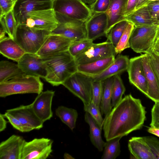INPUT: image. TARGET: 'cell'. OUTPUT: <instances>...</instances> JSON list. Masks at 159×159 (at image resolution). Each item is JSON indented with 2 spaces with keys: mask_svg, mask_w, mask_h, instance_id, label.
<instances>
[{
  "mask_svg": "<svg viewBox=\"0 0 159 159\" xmlns=\"http://www.w3.org/2000/svg\"><path fill=\"white\" fill-rule=\"evenodd\" d=\"M56 14L58 24L51 34L63 36L72 41L87 38L85 22L59 13Z\"/></svg>",
  "mask_w": 159,
  "mask_h": 159,
  "instance_id": "6",
  "label": "cell"
},
{
  "mask_svg": "<svg viewBox=\"0 0 159 159\" xmlns=\"http://www.w3.org/2000/svg\"><path fill=\"white\" fill-rule=\"evenodd\" d=\"M25 140L21 136L13 134L0 143V159H21Z\"/></svg>",
  "mask_w": 159,
  "mask_h": 159,
  "instance_id": "19",
  "label": "cell"
},
{
  "mask_svg": "<svg viewBox=\"0 0 159 159\" xmlns=\"http://www.w3.org/2000/svg\"><path fill=\"white\" fill-rule=\"evenodd\" d=\"M58 24L56 12L52 8L28 13L25 25L34 30H45L51 33L56 28Z\"/></svg>",
  "mask_w": 159,
  "mask_h": 159,
  "instance_id": "7",
  "label": "cell"
},
{
  "mask_svg": "<svg viewBox=\"0 0 159 159\" xmlns=\"http://www.w3.org/2000/svg\"><path fill=\"white\" fill-rule=\"evenodd\" d=\"M2 29L8 36L15 40L18 26L14 10L7 13L0 18Z\"/></svg>",
  "mask_w": 159,
  "mask_h": 159,
  "instance_id": "31",
  "label": "cell"
},
{
  "mask_svg": "<svg viewBox=\"0 0 159 159\" xmlns=\"http://www.w3.org/2000/svg\"><path fill=\"white\" fill-rule=\"evenodd\" d=\"M148 131L149 133L159 137V129L150 127L148 129Z\"/></svg>",
  "mask_w": 159,
  "mask_h": 159,
  "instance_id": "49",
  "label": "cell"
},
{
  "mask_svg": "<svg viewBox=\"0 0 159 159\" xmlns=\"http://www.w3.org/2000/svg\"></svg>",
  "mask_w": 159,
  "mask_h": 159,
  "instance_id": "57",
  "label": "cell"
},
{
  "mask_svg": "<svg viewBox=\"0 0 159 159\" xmlns=\"http://www.w3.org/2000/svg\"><path fill=\"white\" fill-rule=\"evenodd\" d=\"M158 39H159V26L158 27L157 30L155 40Z\"/></svg>",
  "mask_w": 159,
  "mask_h": 159,
  "instance_id": "53",
  "label": "cell"
},
{
  "mask_svg": "<svg viewBox=\"0 0 159 159\" xmlns=\"http://www.w3.org/2000/svg\"><path fill=\"white\" fill-rule=\"evenodd\" d=\"M122 137H118L107 141L102 159H115L120 153V141Z\"/></svg>",
  "mask_w": 159,
  "mask_h": 159,
  "instance_id": "32",
  "label": "cell"
},
{
  "mask_svg": "<svg viewBox=\"0 0 159 159\" xmlns=\"http://www.w3.org/2000/svg\"><path fill=\"white\" fill-rule=\"evenodd\" d=\"M87 5L89 6L93 4L96 0H82Z\"/></svg>",
  "mask_w": 159,
  "mask_h": 159,
  "instance_id": "51",
  "label": "cell"
},
{
  "mask_svg": "<svg viewBox=\"0 0 159 159\" xmlns=\"http://www.w3.org/2000/svg\"><path fill=\"white\" fill-rule=\"evenodd\" d=\"M53 8L56 13L84 22L93 13L82 0H54Z\"/></svg>",
  "mask_w": 159,
  "mask_h": 159,
  "instance_id": "8",
  "label": "cell"
},
{
  "mask_svg": "<svg viewBox=\"0 0 159 159\" xmlns=\"http://www.w3.org/2000/svg\"><path fill=\"white\" fill-rule=\"evenodd\" d=\"M64 158L65 159L74 158L70 155L67 153H65L64 155Z\"/></svg>",
  "mask_w": 159,
  "mask_h": 159,
  "instance_id": "52",
  "label": "cell"
},
{
  "mask_svg": "<svg viewBox=\"0 0 159 159\" xmlns=\"http://www.w3.org/2000/svg\"><path fill=\"white\" fill-rule=\"evenodd\" d=\"M157 57L158 59L159 60V56L157 54Z\"/></svg>",
  "mask_w": 159,
  "mask_h": 159,
  "instance_id": "55",
  "label": "cell"
},
{
  "mask_svg": "<svg viewBox=\"0 0 159 159\" xmlns=\"http://www.w3.org/2000/svg\"><path fill=\"white\" fill-rule=\"evenodd\" d=\"M84 108L85 111L88 113L99 126L102 128L104 119L102 117L100 107L92 101L88 105L84 106Z\"/></svg>",
  "mask_w": 159,
  "mask_h": 159,
  "instance_id": "37",
  "label": "cell"
},
{
  "mask_svg": "<svg viewBox=\"0 0 159 159\" xmlns=\"http://www.w3.org/2000/svg\"><path fill=\"white\" fill-rule=\"evenodd\" d=\"M127 71L130 83L147 96L148 88L142 65V54L129 59Z\"/></svg>",
  "mask_w": 159,
  "mask_h": 159,
  "instance_id": "16",
  "label": "cell"
},
{
  "mask_svg": "<svg viewBox=\"0 0 159 159\" xmlns=\"http://www.w3.org/2000/svg\"><path fill=\"white\" fill-rule=\"evenodd\" d=\"M158 27H134L129 40L130 48L136 53H146L153 46Z\"/></svg>",
  "mask_w": 159,
  "mask_h": 159,
  "instance_id": "9",
  "label": "cell"
},
{
  "mask_svg": "<svg viewBox=\"0 0 159 159\" xmlns=\"http://www.w3.org/2000/svg\"><path fill=\"white\" fill-rule=\"evenodd\" d=\"M3 114H0V131H4L7 127V121L5 119Z\"/></svg>",
  "mask_w": 159,
  "mask_h": 159,
  "instance_id": "47",
  "label": "cell"
},
{
  "mask_svg": "<svg viewBox=\"0 0 159 159\" xmlns=\"http://www.w3.org/2000/svg\"><path fill=\"white\" fill-rule=\"evenodd\" d=\"M128 0H110L107 11L108 24L106 36L112 27L116 23L124 20L125 13Z\"/></svg>",
  "mask_w": 159,
  "mask_h": 159,
  "instance_id": "22",
  "label": "cell"
},
{
  "mask_svg": "<svg viewBox=\"0 0 159 159\" xmlns=\"http://www.w3.org/2000/svg\"></svg>",
  "mask_w": 159,
  "mask_h": 159,
  "instance_id": "56",
  "label": "cell"
},
{
  "mask_svg": "<svg viewBox=\"0 0 159 159\" xmlns=\"http://www.w3.org/2000/svg\"><path fill=\"white\" fill-rule=\"evenodd\" d=\"M137 0H128L125 13V17L136 10Z\"/></svg>",
  "mask_w": 159,
  "mask_h": 159,
  "instance_id": "46",
  "label": "cell"
},
{
  "mask_svg": "<svg viewBox=\"0 0 159 159\" xmlns=\"http://www.w3.org/2000/svg\"><path fill=\"white\" fill-rule=\"evenodd\" d=\"M53 143L50 139L42 138H34L24 142L21 159H46L52 151Z\"/></svg>",
  "mask_w": 159,
  "mask_h": 159,
  "instance_id": "10",
  "label": "cell"
},
{
  "mask_svg": "<svg viewBox=\"0 0 159 159\" xmlns=\"http://www.w3.org/2000/svg\"><path fill=\"white\" fill-rule=\"evenodd\" d=\"M93 41L86 38L72 41L68 51L75 58L86 52L93 43Z\"/></svg>",
  "mask_w": 159,
  "mask_h": 159,
  "instance_id": "35",
  "label": "cell"
},
{
  "mask_svg": "<svg viewBox=\"0 0 159 159\" xmlns=\"http://www.w3.org/2000/svg\"><path fill=\"white\" fill-rule=\"evenodd\" d=\"M18 0H0V18L13 10Z\"/></svg>",
  "mask_w": 159,
  "mask_h": 159,
  "instance_id": "42",
  "label": "cell"
},
{
  "mask_svg": "<svg viewBox=\"0 0 159 159\" xmlns=\"http://www.w3.org/2000/svg\"><path fill=\"white\" fill-rule=\"evenodd\" d=\"M142 55V63L148 88L147 96L154 102L159 101V79L146 53Z\"/></svg>",
  "mask_w": 159,
  "mask_h": 159,
  "instance_id": "18",
  "label": "cell"
},
{
  "mask_svg": "<svg viewBox=\"0 0 159 159\" xmlns=\"http://www.w3.org/2000/svg\"><path fill=\"white\" fill-rule=\"evenodd\" d=\"M148 0L149 1H157V0Z\"/></svg>",
  "mask_w": 159,
  "mask_h": 159,
  "instance_id": "54",
  "label": "cell"
},
{
  "mask_svg": "<svg viewBox=\"0 0 159 159\" xmlns=\"http://www.w3.org/2000/svg\"><path fill=\"white\" fill-rule=\"evenodd\" d=\"M72 41L63 36L50 34L36 54L45 58L68 50Z\"/></svg>",
  "mask_w": 159,
  "mask_h": 159,
  "instance_id": "12",
  "label": "cell"
},
{
  "mask_svg": "<svg viewBox=\"0 0 159 159\" xmlns=\"http://www.w3.org/2000/svg\"><path fill=\"white\" fill-rule=\"evenodd\" d=\"M152 49L154 52L159 56V39L155 40Z\"/></svg>",
  "mask_w": 159,
  "mask_h": 159,
  "instance_id": "48",
  "label": "cell"
},
{
  "mask_svg": "<svg viewBox=\"0 0 159 159\" xmlns=\"http://www.w3.org/2000/svg\"><path fill=\"white\" fill-rule=\"evenodd\" d=\"M112 56L88 63L77 65V71L91 76L98 75L103 72L114 61Z\"/></svg>",
  "mask_w": 159,
  "mask_h": 159,
  "instance_id": "25",
  "label": "cell"
},
{
  "mask_svg": "<svg viewBox=\"0 0 159 159\" xmlns=\"http://www.w3.org/2000/svg\"><path fill=\"white\" fill-rule=\"evenodd\" d=\"M87 32V38L93 40L102 36L106 35L108 24L106 13H93L85 22Z\"/></svg>",
  "mask_w": 159,
  "mask_h": 159,
  "instance_id": "20",
  "label": "cell"
},
{
  "mask_svg": "<svg viewBox=\"0 0 159 159\" xmlns=\"http://www.w3.org/2000/svg\"><path fill=\"white\" fill-rule=\"evenodd\" d=\"M54 94L55 91L52 90L42 91L31 104L35 114L43 122L53 116L52 105Z\"/></svg>",
  "mask_w": 159,
  "mask_h": 159,
  "instance_id": "17",
  "label": "cell"
},
{
  "mask_svg": "<svg viewBox=\"0 0 159 159\" xmlns=\"http://www.w3.org/2000/svg\"><path fill=\"white\" fill-rule=\"evenodd\" d=\"M84 120L89 126L90 138L92 144L100 152H102L104 148L106 142L102 137V129L95 120L88 112H86Z\"/></svg>",
  "mask_w": 159,
  "mask_h": 159,
  "instance_id": "26",
  "label": "cell"
},
{
  "mask_svg": "<svg viewBox=\"0 0 159 159\" xmlns=\"http://www.w3.org/2000/svg\"><path fill=\"white\" fill-rule=\"evenodd\" d=\"M143 138L156 159H159V140L152 136L143 137Z\"/></svg>",
  "mask_w": 159,
  "mask_h": 159,
  "instance_id": "41",
  "label": "cell"
},
{
  "mask_svg": "<svg viewBox=\"0 0 159 159\" xmlns=\"http://www.w3.org/2000/svg\"><path fill=\"white\" fill-rule=\"evenodd\" d=\"M110 0H96L89 8L92 13H105L108 9Z\"/></svg>",
  "mask_w": 159,
  "mask_h": 159,
  "instance_id": "39",
  "label": "cell"
},
{
  "mask_svg": "<svg viewBox=\"0 0 159 159\" xmlns=\"http://www.w3.org/2000/svg\"><path fill=\"white\" fill-rule=\"evenodd\" d=\"M146 113L140 99L131 94L125 96L105 117L102 128L106 141L139 129L144 123Z\"/></svg>",
  "mask_w": 159,
  "mask_h": 159,
  "instance_id": "1",
  "label": "cell"
},
{
  "mask_svg": "<svg viewBox=\"0 0 159 159\" xmlns=\"http://www.w3.org/2000/svg\"><path fill=\"white\" fill-rule=\"evenodd\" d=\"M53 2L54 0H18L14 9L18 25L25 24L28 13L53 8Z\"/></svg>",
  "mask_w": 159,
  "mask_h": 159,
  "instance_id": "13",
  "label": "cell"
},
{
  "mask_svg": "<svg viewBox=\"0 0 159 159\" xmlns=\"http://www.w3.org/2000/svg\"><path fill=\"white\" fill-rule=\"evenodd\" d=\"M23 74L17 64L6 60L0 61V83Z\"/></svg>",
  "mask_w": 159,
  "mask_h": 159,
  "instance_id": "29",
  "label": "cell"
},
{
  "mask_svg": "<svg viewBox=\"0 0 159 159\" xmlns=\"http://www.w3.org/2000/svg\"><path fill=\"white\" fill-rule=\"evenodd\" d=\"M126 20H122L115 24L111 28L106 36L107 40L116 47L124 31L129 23Z\"/></svg>",
  "mask_w": 159,
  "mask_h": 159,
  "instance_id": "34",
  "label": "cell"
},
{
  "mask_svg": "<svg viewBox=\"0 0 159 159\" xmlns=\"http://www.w3.org/2000/svg\"><path fill=\"white\" fill-rule=\"evenodd\" d=\"M125 19L136 27L154 25L147 6L134 11L125 17Z\"/></svg>",
  "mask_w": 159,
  "mask_h": 159,
  "instance_id": "27",
  "label": "cell"
},
{
  "mask_svg": "<svg viewBox=\"0 0 159 159\" xmlns=\"http://www.w3.org/2000/svg\"><path fill=\"white\" fill-rule=\"evenodd\" d=\"M17 64L25 74L44 79L47 76V70L43 59L37 54L25 53Z\"/></svg>",
  "mask_w": 159,
  "mask_h": 159,
  "instance_id": "14",
  "label": "cell"
},
{
  "mask_svg": "<svg viewBox=\"0 0 159 159\" xmlns=\"http://www.w3.org/2000/svg\"><path fill=\"white\" fill-rule=\"evenodd\" d=\"M3 115L11 125L16 129L21 132H29L28 129L25 127L17 119L12 115L6 112Z\"/></svg>",
  "mask_w": 159,
  "mask_h": 159,
  "instance_id": "43",
  "label": "cell"
},
{
  "mask_svg": "<svg viewBox=\"0 0 159 159\" xmlns=\"http://www.w3.org/2000/svg\"><path fill=\"white\" fill-rule=\"evenodd\" d=\"M128 147L132 158L157 159L143 137L131 138L129 140Z\"/></svg>",
  "mask_w": 159,
  "mask_h": 159,
  "instance_id": "23",
  "label": "cell"
},
{
  "mask_svg": "<svg viewBox=\"0 0 159 159\" xmlns=\"http://www.w3.org/2000/svg\"><path fill=\"white\" fill-rule=\"evenodd\" d=\"M115 47L111 42L107 41L93 43L85 52L75 58L77 65L88 63L105 58L116 54Z\"/></svg>",
  "mask_w": 159,
  "mask_h": 159,
  "instance_id": "11",
  "label": "cell"
},
{
  "mask_svg": "<svg viewBox=\"0 0 159 159\" xmlns=\"http://www.w3.org/2000/svg\"><path fill=\"white\" fill-rule=\"evenodd\" d=\"M125 91V87L119 75L114 76L111 99L112 107H115L122 99V95Z\"/></svg>",
  "mask_w": 159,
  "mask_h": 159,
  "instance_id": "33",
  "label": "cell"
},
{
  "mask_svg": "<svg viewBox=\"0 0 159 159\" xmlns=\"http://www.w3.org/2000/svg\"><path fill=\"white\" fill-rule=\"evenodd\" d=\"M6 112L17 119L30 132L43 128V123L36 115L31 104L21 105L8 109Z\"/></svg>",
  "mask_w": 159,
  "mask_h": 159,
  "instance_id": "15",
  "label": "cell"
},
{
  "mask_svg": "<svg viewBox=\"0 0 159 159\" xmlns=\"http://www.w3.org/2000/svg\"><path fill=\"white\" fill-rule=\"evenodd\" d=\"M113 80V76L103 81V92L100 107L102 115H104L105 117L111 111L112 107L111 99Z\"/></svg>",
  "mask_w": 159,
  "mask_h": 159,
  "instance_id": "28",
  "label": "cell"
},
{
  "mask_svg": "<svg viewBox=\"0 0 159 159\" xmlns=\"http://www.w3.org/2000/svg\"><path fill=\"white\" fill-rule=\"evenodd\" d=\"M55 113L62 122L71 130H73L75 128L78 117V113L76 110L61 106L56 109Z\"/></svg>",
  "mask_w": 159,
  "mask_h": 159,
  "instance_id": "30",
  "label": "cell"
},
{
  "mask_svg": "<svg viewBox=\"0 0 159 159\" xmlns=\"http://www.w3.org/2000/svg\"><path fill=\"white\" fill-rule=\"evenodd\" d=\"M50 33L20 25H18L15 40L26 53L36 54Z\"/></svg>",
  "mask_w": 159,
  "mask_h": 159,
  "instance_id": "4",
  "label": "cell"
},
{
  "mask_svg": "<svg viewBox=\"0 0 159 159\" xmlns=\"http://www.w3.org/2000/svg\"><path fill=\"white\" fill-rule=\"evenodd\" d=\"M147 7L154 25L159 26V0L150 2Z\"/></svg>",
  "mask_w": 159,
  "mask_h": 159,
  "instance_id": "40",
  "label": "cell"
},
{
  "mask_svg": "<svg viewBox=\"0 0 159 159\" xmlns=\"http://www.w3.org/2000/svg\"><path fill=\"white\" fill-rule=\"evenodd\" d=\"M39 77L24 74L0 83V97L14 94L35 93L42 92L43 84Z\"/></svg>",
  "mask_w": 159,
  "mask_h": 159,
  "instance_id": "3",
  "label": "cell"
},
{
  "mask_svg": "<svg viewBox=\"0 0 159 159\" xmlns=\"http://www.w3.org/2000/svg\"><path fill=\"white\" fill-rule=\"evenodd\" d=\"M129 62V59L127 56L118 55L103 72L98 75L91 76L93 81H103L109 77L122 73L127 70Z\"/></svg>",
  "mask_w": 159,
  "mask_h": 159,
  "instance_id": "21",
  "label": "cell"
},
{
  "mask_svg": "<svg viewBox=\"0 0 159 159\" xmlns=\"http://www.w3.org/2000/svg\"><path fill=\"white\" fill-rule=\"evenodd\" d=\"M150 127L159 129V101L155 102L151 111Z\"/></svg>",
  "mask_w": 159,
  "mask_h": 159,
  "instance_id": "44",
  "label": "cell"
},
{
  "mask_svg": "<svg viewBox=\"0 0 159 159\" xmlns=\"http://www.w3.org/2000/svg\"><path fill=\"white\" fill-rule=\"evenodd\" d=\"M6 32L1 28L0 30V41L3 39L7 37L6 36Z\"/></svg>",
  "mask_w": 159,
  "mask_h": 159,
  "instance_id": "50",
  "label": "cell"
},
{
  "mask_svg": "<svg viewBox=\"0 0 159 159\" xmlns=\"http://www.w3.org/2000/svg\"><path fill=\"white\" fill-rule=\"evenodd\" d=\"M93 79L91 76L77 71L62 84L82 101L84 106L89 104L92 98Z\"/></svg>",
  "mask_w": 159,
  "mask_h": 159,
  "instance_id": "5",
  "label": "cell"
},
{
  "mask_svg": "<svg viewBox=\"0 0 159 159\" xmlns=\"http://www.w3.org/2000/svg\"><path fill=\"white\" fill-rule=\"evenodd\" d=\"M134 27V25L129 22L118 44L115 47L116 54L120 53L125 49L130 48L129 40Z\"/></svg>",
  "mask_w": 159,
  "mask_h": 159,
  "instance_id": "36",
  "label": "cell"
},
{
  "mask_svg": "<svg viewBox=\"0 0 159 159\" xmlns=\"http://www.w3.org/2000/svg\"><path fill=\"white\" fill-rule=\"evenodd\" d=\"M43 58L47 70L44 79L53 86L62 84L68 78L77 71L78 65L68 50Z\"/></svg>",
  "mask_w": 159,
  "mask_h": 159,
  "instance_id": "2",
  "label": "cell"
},
{
  "mask_svg": "<svg viewBox=\"0 0 159 159\" xmlns=\"http://www.w3.org/2000/svg\"><path fill=\"white\" fill-rule=\"evenodd\" d=\"M0 52L4 56L17 62L26 53L15 40L9 36L0 41Z\"/></svg>",
  "mask_w": 159,
  "mask_h": 159,
  "instance_id": "24",
  "label": "cell"
},
{
  "mask_svg": "<svg viewBox=\"0 0 159 159\" xmlns=\"http://www.w3.org/2000/svg\"><path fill=\"white\" fill-rule=\"evenodd\" d=\"M103 81H93L92 98V101L100 107L103 92Z\"/></svg>",
  "mask_w": 159,
  "mask_h": 159,
  "instance_id": "38",
  "label": "cell"
},
{
  "mask_svg": "<svg viewBox=\"0 0 159 159\" xmlns=\"http://www.w3.org/2000/svg\"><path fill=\"white\" fill-rule=\"evenodd\" d=\"M146 53L148 56L159 79V60L157 54L152 50V48Z\"/></svg>",
  "mask_w": 159,
  "mask_h": 159,
  "instance_id": "45",
  "label": "cell"
}]
</instances>
